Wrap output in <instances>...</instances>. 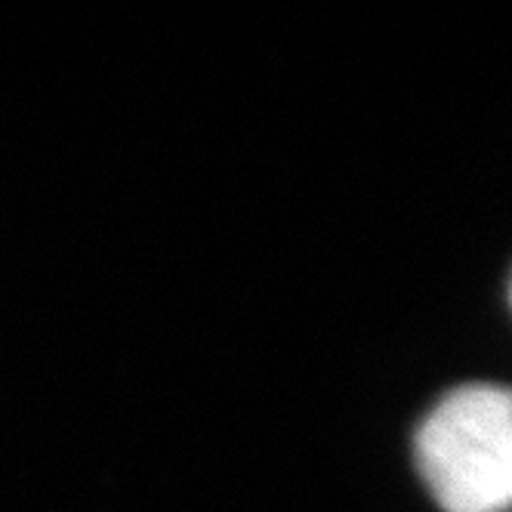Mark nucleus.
I'll return each mask as SVG.
<instances>
[{"instance_id":"1","label":"nucleus","mask_w":512,"mask_h":512,"mask_svg":"<svg viewBox=\"0 0 512 512\" xmlns=\"http://www.w3.org/2000/svg\"><path fill=\"white\" fill-rule=\"evenodd\" d=\"M417 469L445 512H512V389L448 392L417 429Z\"/></svg>"}]
</instances>
